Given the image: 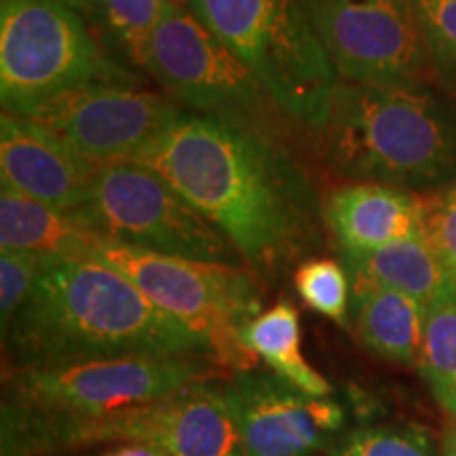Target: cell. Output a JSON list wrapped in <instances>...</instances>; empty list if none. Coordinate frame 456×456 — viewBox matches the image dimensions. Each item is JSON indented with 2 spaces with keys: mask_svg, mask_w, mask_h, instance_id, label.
<instances>
[{
  "mask_svg": "<svg viewBox=\"0 0 456 456\" xmlns=\"http://www.w3.org/2000/svg\"><path fill=\"white\" fill-rule=\"evenodd\" d=\"M425 208L427 195L355 182L330 192L323 201V216L340 256L368 254L423 235Z\"/></svg>",
  "mask_w": 456,
  "mask_h": 456,
  "instance_id": "15",
  "label": "cell"
},
{
  "mask_svg": "<svg viewBox=\"0 0 456 456\" xmlns=\"http://www.w3.org/2000/svg\"><path fill=\"white\" fill-rule=\"evenodd\" d=\"M146 72L186 110L265 131L269 108L279 112L258 78L191 9L171 0L148 49Z\"/></svg>",
  "mask_w": 456,
  "mask_h": 456,
  "instance_id": "10",
  "label": "cell"
},
{
  "mask_svg": "<svg viewBox=\"0 0 456 456\" xmlns=\"http://www.w3.org/2000/svg\"><path fill=\"white\" fill-rule=\"evenodd\" d=\"M102 456H161V454L155 452L152 448L142 446V444H121V446L106 450Z\"/></svg>",
  "mask_w": 456,
  "mask_h": 456,
  "instance_id": "27",
  "label": "cell"
},
{
  "mask_svg": "<svg viewBox=\"0 0 456 456\" xmlns=\"http://www.w3.org/2000/svg\"><path fill=\"white\" fill-rule=\"evenodd\" d=\"M342 265L351 279V292L395 289L423 302L425 306L454 292L452 275L420 237L403 239L368 254H345Z\"/></svg>",
  "mask_w": 456,
  "mask_h": 456,
  "instance_id": "16",
  "label": "cell"
},
{
  "mask_svg": "<svg viewBox=\"0 0 456 456\" xmlns=\"http://www.w3.org/2000/svg\"><path fill=\"white\" fill-rule=\"evenodd\" d=\"M313 134L342 178L419 195L456 182V100L431 83L342 81Z\"/></svg>",
  "mask_w": 456,
  "mask_h": 456,
  "instance_id": "3",
  "label": "cell"
},
{
  "mask_svg": "<svg viewBox=\"0 0 456 456\" xmlns=\"http://www.w3.org/2000/svg\"><path fill=\"white\" fill-rule=\"evenodd\" d=\"M212 359L123 357L4 372V402L43 414L104 416L167 399L216 379Z\"/></svg>",
  "mask_w": 456,
  "mask_h": 456,
  "instance_id": "9",
  "label": "cell"
},
{
  "mask_svg": "<svg viewBox=\"0 0 456 456\" xmlns=\"http://www.w3.org/2000/svg\"><path fill=\"white\" fill-rule=\"evenodd\" d=\"M51 258L32 252L0 254V326L3 332L20 313Z\"/></svg>",
  "mask_w": 456,
  "mask_h": 456,
  "instance_id": "25",
  "label": "cell"
},
{
  "mask_svg": "<svg viewBox=\"0 0 456 456\" xmlns=\"http://www.w3.org/2000/svg\"><path fill=\"white\" fill-rule=\"evenodd\" d=\"M437 87L456 95V0H414Z\"/></svg>",
  "mask_w": 456,
  "mask_h": 456,
  "instance_id": "24",
  "label": "cell"
},
{
  "mask_svg": "<svg viewBox=\"0 0 456 456\" xmlns=\"http://www.w3.org/2000/svg\"><path fill=\"white\" fill-rule=\"evenodd\" d=\"M106 241L175 258L243 266L232 243L155 169L135 161L100 167L72 212Z\"/></svg>",
  "mask_w": 456,
  "mask_h": 456,
  "instance_id": "8",
  "label": "cell"
},
{
  "mask_svg": "<svg viewBox=\"0 0 456 456\" xmlns=\"http://www.w3.org/2000/svg\"><path fill=\"white\" fill-rule=\"evenodd\" d=\"M305 4L342 81H433L414 0H305Z\"/></svg>",
  "mask_w": 456,
  "mask_h": 456,
  "instance_id": "11",
  "label": "cell"
},
{
  "mask_svg": "<svg viewBox=\"0 0 456 456\" xmlns=\"http://www.w3.org/2000/svg\"><path fill=\"white\" fill-rule=\"evenodd\" d=\"M357 338L374 355L399 366H419L427 306L395 289H368L351 298Z\"/></svg>",
  "mask_w": 456,
  "mask_h": 456,
  "instance_id": "18",
  "label": "cell"
},
{
  "mask_svg": "<svg viewBox=\"0 0 456 456\" xmlns=\"http://www.w3.org/2000/svg\"><path fill=\"white\" fill-rule=\"evenodd\" d=\"M95 256L121 271L148 300L208 342L214 362L235 372L256 370L258 357L241 332L262 313L258 277L245 266L152 254L102 239Z\"/></svg>",
  "mask_w": 456,
  "mask_h": 456,
  "instance_id": "6",
  "label": "cell"
},
{
  "mask_svg": "<svg viewBox=\"0 0 456 456\" xmlns=\"http://www.w3.org/2000/svg\"><path fill=\"white\" fill-rule=\"evenodd\" d=\"M102 237L72 212L4 188L0 191V252H32L47 258L91 256Z\"/></svg>",
  "mask_w": 456,
  "mask_h": 456,
  "instance_id": "17",
  "label": "cell"
},
{
  "mask_svg": "<svg viewBox=\"0 0 456 456\" xmlns=\"http://www.w3.org/2000/svg\"><path fill=\"white\" fill-rule=\"evenodd\" d=\"M100 165L78 155L41 125L3 112L0 178L3 186L51 208L74 212L87 201Z\"/></svg>",
  "mask_w": 456,
  "mask_h": 456,
  "instance_id": "14",
  "label": "cell"
},
{
  "mask_svg": "<svg viewBox=\"0 0 456 456\" xmlns=\"http://www.w3.org/2000/svg\"><path fill=\"white\" fill-rule=\"evenodd\" d=\"M442 456H456V423L444 433Z\"/></svg>",
  "mask_w": 456,
  "mask_h": 456,
  "instance_id": "29",
  "label": "cell"
},
{
  "mask_svg": "<svg viewBox=\"0 0 456 456\" xmlns=\"http://www.w3.org/2000/svg\"><path fill=\"white\" fill-rule=\"evenodd\" d=\"M431 395L456 423V294L427 306L419 366Z\"/></svg>",
  "mask_w": 456,
  "mask_h": 456,
  "instance_id": "21",
  "label": "cell"
},
{
  "mask_svg": "<svg viewBox=\"0 0 456 456\" xmlns=\"http://www.w3.org/2000/svg\"><path fill=\"white\" fill-rule=\"evenodd\" d=\"M323 456H437L429 431L414 423L363 425L330 437Z\"/></svg>",
  "mask_w": 456,
  "mask_h": 456,
  "instance_id": "22",
  "label": "cell"
},
{
  "mask_svg": "<svg viewBox=\"0 0 456 456\" xmlns=\"http://www.w3.org/2000/svg\"><path fill=\"white\" fill-rule=\"evenodd\" d=\"M53 3L66 4V7L78 11V13H81L83 17H87L91 13V9H94L95 0H53Z\"/></svg>",
  "mask_w": 456,
  "mask_h": 456,
  "instance_id": "28",
  "label": "cell"
},
{
  "mask_svg": "<svg viewBox=\"0 0 456 456\" xmlns=\"http://www.w3.org/2000/svg\"><path fill=\"white\" fill-rule=\"evenodd\" d=\"M131 161L195 205L258 279L281 277L322 248L328 224L317 188L273 131L180 112Z\"/></svg>",
  "mask_w": 456,
  "mask_h": 456,
  "instance_id": "1",
  "label": "cell"
},
{
  "mask_svg": "<svg viewBox=\"0 0 456 456\" xmlns=\"http://www.w3.org/2000/svg\"><path fill=\"white\" fill-rule=\"evenodd\" d=\"M300 300L319 315L345 326L351 309V279L345 265L332 258H306L294 271Z\"/></svg>",
  "mask_w": 456,
  "mask_h": 456,
  "instance_id": "23",
  "label": "cell"
},
{
  "mask_svg": "<svg viewBox=\"0 0 456 456\" xmlns=\"http://www.w3.org/2000/svg\"><path fill=\"white\" fill-rule=\"evenodd\" d=\"M178 3H191V0H178Z\"/></svg>",
  "mask_w": 456,
  "mask_h": 456,
  "instance_id": "31",
  "label": "cell"
},
{
  "mask_svg": "<svg viewBox=\"0 0 456 456\" xmlns=\"http://www.w3.org/2000/svg\"><path fill=\"white\" fill-rule=\"evenodd\" d=\"M423 239L440 258L452 279L456 277V182L437 195L427 197Z\"/></svg>",
  "mask_w": 456,
  "mask_h": 456,
  "instance_id": "26",
  "label": "cell"
},
{
  "mask_svg": "<svg viewBox=\"0 0 456 456\" xmlns=\"http://www.w3.org/2000/svg\"><path fill=\"white\" fill-rule=\"evenodd\" d=\"M171 0H95L85 20L95 24V37L117 64L146 70L148 49L167 15Z\"/></svg>",
  "mask_w": 456,
  "mask_h": 456,
  "instance_id": "20",
  "label": "cell"
},
{
  "mask_svg": "<svg viewBox=\"0 0 456 456\" xmlns=\"http://www.w3.org/2000/svg\"><path fill=\"white\" fill-rule=\"evenodd\" d=\"M180 112L138 83H89L15 117L41 125L78 155L104 167L138 157Z\"/></svg>",
  "mask_w": 456,
  "mask_h": 456,
  "instance_id": "12",
  "label": "cell"
},
{
  "mask_svg": "<svg viewBox=\"0 0 456 456\" xmlns=\"http://www.w3.org/2000/svg\"><path fill=\"white\" fill-rule=\"evenodd\" d=\"M188 9L258 78L283 114L311 131L342 83L305 0H191Z\"/></svg>",
  "mask_w": 456,
  "mask_h": 456,
  "instance_id": "5",
  "label": "cell"
},
{
  "mask_svg": "<svg viewBox=\"0 0 456 456\" xmlns=\"http://www.w3.org/2000/svg\"><path fill=\"white\" fill-rule=\"evenodd\" d=\"M89 83L140 81L106 53L78 11L53 0L0 3L3 112L21 114Z\"/></svg>",
  "mask_w": 456,
  "mask_h": 456,
  "instance_id": "7",
  "label": "cell"
},
{
  "mask_svg": "<svg viewBox=\"0 0 456 456\" xmlns=\"http://www.w3.org/2000/svg\"><path fill=\"white\" fill-rule=\"evenodd\" d=\"M452 283H454V294H456V277L452 279Z\"/></svg>",
  "mask_w": 456,
  "mask_h": 456,
  "instance_id": "30",
  "label": "cell"
},
{
  "mask_svg": "<svg viewBox=\"0 0 456 456\" xmlns=\"http://www.w3.org/2000/svg\"><path fill=\"white\" fill-rule=\"evenodd\" d=\"M241 342L273 374L313 397H328L332 387L302 355L300 317L292 302L281 300L262 311L241 332Z\"/></svg>",
  "mask_w": 456,
  "mask_h": 456,
  "instance_id": "19",
  "label": "cell"
},
{
  "mask_svg": "<svg viewBox=\"0 0 456 456\" xmlns=\"http://www.w3.org/2000/svg\"><path fill=\"white\" fill-rule=\"evenodd\" d=\"M102 444H142L161 456H245L224 383L216 379L104 416L43 414L3 402V456H53Z\"/></svg>",
  "mask_w": 456,
  "mask_h": 456,
  "instance_id": "4",
  "label": "cell"
},
{
  "mask_svg": "<svg viewBox=\"0 0 456 456\" xmlns=\"http://www.w3.org/2000/svg\"><path fill=\"white\" fill-rule=\"evenodd\" d=\"M245 456H309L345 431L346 414L273 372H235L224 383Z\"/></svg>",
  "mask_w": 456,
  "mask_h": 456,
  "instance_id": "13",
  "label": "cell"
},
{
  "mask_svg": "<svg viewBox=\"0 0 456 456\" xmlns=\"http://www.w3.org/2000/svg\"><path fill=\"white\" fill-rule=\"evenodd\" d=\"M3 342L7 370L123 357L214 362L201 336L159 309L95 254L51 258Z\"/></svg>",
  "mask_w": 456,
  "mask_h": 456,
  "instance_id": "2",
  "label": "cell"
}]
</instances>
